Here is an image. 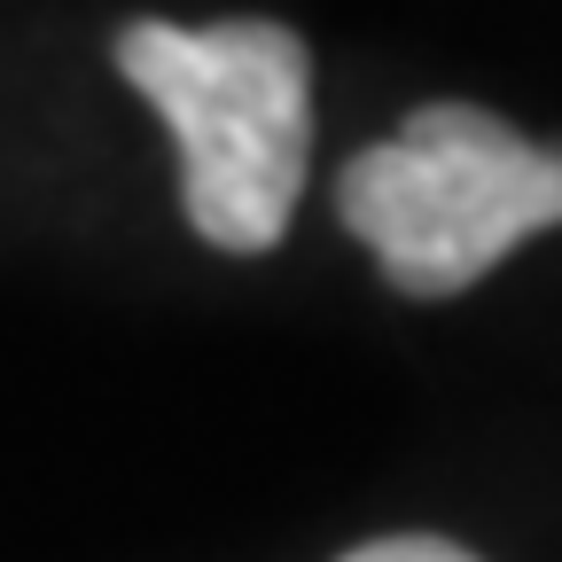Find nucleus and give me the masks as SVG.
<instances>
[{"mask_svg": "<svg viewBox=\"0 0 562 562\" xmlns=\"http://www.w3.org/2000/svg\"><path fill=\"white\" fill-rule=\"evenodd\" d=\"M117 70L180 140V203L211 250L258 258L290 235L313 165V55L290 24H165L117 32Z\"/></svg>", "mask_w": 562, "mask_h": 562, "instance_id": "nucleus-1", "label": "nucleus"}, {"mask_svg": "<svg viewBox=\"0 0 562 562\" xmlns=\"http://www.w3.org/2000/svg\"><path fill=\"white\" fill-rule=\"evenodd\" d=\"M336 220L398 297H461L516 243L562 227V140H531L476 102H422L336 172Z\"/></svg>", "mask_w": 562, "mask_h": 562, "instance_id": "nucleus-2", "label": "nucleus"}, {"mask_svg": "<svg viewBox=\"0 0 562 562\" xmlns=\"http://www.w3.org/2000/svg\"><path fill=\"white\" fill-rule=\"evenodd\" d=\"M344 562H476L469 547L438 539V531H391V539H368V547H351Z\"/></svg>", "mask_w": 562, "mask_h": 562, "instance_id": "nucleus-3", "label": "nucleus"}]
</instances>
